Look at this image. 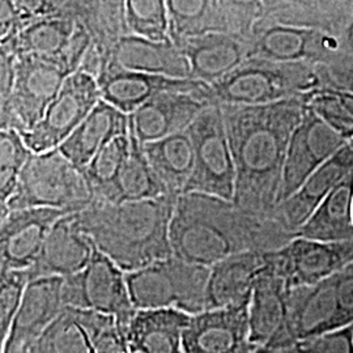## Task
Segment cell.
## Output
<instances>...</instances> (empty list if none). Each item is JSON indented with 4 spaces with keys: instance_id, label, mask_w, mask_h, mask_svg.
<instances>
[{
    "instance_id": "cell-48",
    "label": "cell",
    "mask_w": 353,
    "mask_h": 353,
    "mask_svg": "<svg viewBox=\"0 0 353 353\" xmlns=\"http://www.w3.org/2000/svg\"><path fill=\"white\" fill-rule=\"evenodd\" d=\"M17 16L20 14L16 12L11 0H0V23L12 20Z\"/></svg>"
},
{
    "instance_id": "cell-43",
    "label": "cell",
    "mask_w": 353,
    "mask_h": 353,
    "mask_svg": "<svg viewBox=\"0 0 353 353\" xmlns=\"http://www.w3.org/2000/svg\"><path fill=\"white\" fill-rule=\"evenodd\" d=\"M338 306L341 312V326L353 323V262L345 265L332 276Z\"/></svg>"
},
{
    "instance_id": "cell-21",
    "label": "cell",
    "mask_w": 353,
    "mask_h": 353,
    "mask_svg": "<svg viewBox=\"0 0 353 353\" xmlns=\"http://www.w3.org/2000/svg\"><path fill=\"white\" fill-rule=\"evenodd\" d=\"M351 172H353V150L345 144L310 174L288 199L279 203L272 216L294 236V232L316 211L328 192Z\"/></svg>"
},
{
    "instance_id": "cell-52",
    "label": "cell",
    "mask_w": 353,
    "mask_h": 353,
    "mask_svg": "<svg viewBox=\"0 0 353 353\" xmlns=\"http://www.w3.org/2000/svg\"><path fill=\"white\" fill-rule=\"evenodd\" d=\"M352 219H353V203H352Z\"/></svg>"
},
{
    "instance_id": "cell-23",
    "label": "cell",
    "mask_w": 353,
    "mask_h": 353,
    "mask_svg": "<svg viewBox=\"0 0 353 353\" xmlns=\"http://www.w3.org/2000/svg\"><path fill=\"white\" fill-rule=\"evenodd\" d=\"M287 303L294 341L343 327L332 276L314 285L288 288Z\"/></svg>"
},
{
    "instance_id": "cell-10",
    "label": "cell",
    "mask_w": 353,
    "mask_h": 353,
    "mask_svg": "<svg viewBox=\"0 0 353 353\" xmlns=\"http://www.w3.org/2000/svg\"><path fill=\"white\" fill-rule=\"evenodd\" d=\"M265 259L287 288L314 285L353 262V240L319 241L293 237Z\"/></svg>"
},
{
    "instance_id": "cell-50",
    "label": "cell",
    "mask_w": 353,
    "mask_h": 353,
    "mask_svg": "<svg viewBox=\"0 0 353 353\" xmlns=\"http://www.w3.org/2000/svg\"><path fill=\"white\" fill-rule=\"evenodd\" d=\"M276 353H297L294 350H293V347L292 348H288V350H284V351H280V352Z\"/></svg>"
},
{
    "instance_id": "cell-7",
    "label": "cell",
    "mask_w": 353,
    "mask_h": 353,
    "mask_svg": "<svg viewBox=\"0 0 353 353\" xmlns=\"http://www.w3.org/2000/svg\"><path fill=\"white\" fill-rule=\"evenodd\" d=\"M194 147V170L183 192H203L233 201L236 168L221 105H207L188 128Z\"/></svg>"
},
{
    "instance_id": "cell-32",
    "label": "cell",
    "mask_w": 353,
    "mask_h": 353,
    "mask_svg": "<svg viewBox=\"0 0 353 353\" xmlns=\"http://www.w3.org/2000/svg\"><path fill=\"white\" fill-rule=\"evenodd\" d=\"M128 137L130 150L117 181L115 203L145 201L169 194L150 164L143 150V144L131 128L128 130Z\"/></svg>"
},
{
    "instance_id": "cell-11",
    "label": "cell",
    "mask_w": 353,
    "mask_h": 353,
    "mask_svg": "<svg viewBox=\"0 0 353 353\" xmlns=\"http://www.w3.org/2000/svg\"><path fill=\"white\" fill-rule=\"evenodd\" d=\"M347 143L307 106L293 130L284 161L279 203L288 199L303 182ZM276 204V205H278Z\"/></svg>"
},
{
    "instance_id": "cell-31",
    "label": "cell",
    "mask_w": 353,
    "mask_h": 353,
    "mask_svg": "<svg viewBox=\"0 0 353 353\" xmlns=\"http://www.w3.org/2000/svg\"><path fill=\"white\" fill-rule=\"evenodd\" d=\"M76 26L77 20L64 14L30 20L17 34L14 54L48 58L62 67L64 51L68 48Z\"/></svg>"
},
{
    "instance_id": "cell-24",
    "label": "cell",
    "mask_w": 353,
    "mask_h": 353,
    "mask_svg": "<svg viewBox=\"0 0 353 353\" xmlns=\"http://www.w3.org/2000/svg\"><path fill=\"white\" fill-rule=\"evenodd\" d=\"M109 63L147 74L190 79L189 62L170 38L154 41L130 33L125 34L114 45Z\"/></svg>"
},
{
    "instance_id": "cell-19",
    "label": "cell",
    "mask_w": 353,
    "mask_h": 353,
    "mask_svg": "<svg viewBox=\"0 0 353 353\" xmlns=\"http://www.w3.org/2000/svg\"><path fill=\"white\" fill-rule=\"evenodd\" d=\"M201 96L186 92H164L130 114V128L141 144L186 131L210 105Z\"/></svg>"
},
{
    "instance_id": "cell-51",
    "label": "cell",
    "mask_w": 353,
    "mask_h": 353,
    "mask_svg": "<svg viewBox=\"0 0 353 353\" xmlns=\"http://www.w3.org/2000/svg\"><path fill=\"white\" fill-rule=\"evenodd\" d=\"M130 353H140V352H135V351H130Z\"/></svg>"
},
{
    "instance_id": "cell-5",
    "label": "cell",
    "mask_w": 353,
    "mask_h": 353,
    "mask_svg": "<svg viewBox=\"0 0 353 353\" xmlns=\"http://www.w3.org/2000/svg\"><path fill=\"white\" fill-rule=\"evenodd\" d=\"M93 202L94 192L84 169L55 148L29 154L8 207L11 211L42 207L76 214Z\"/></svg>"
},
{
    "instance_id": "cell-42",
    "label": "cell",
    "mask_w": 353,
    "mask_h": 353,
    "mask_svg": "<svg viewBox=\"0 0 353 353\" xmlns=\"http://www.w3.org/2000/svg\"><path fill=\"white\" fill-rule=\"evenodd\" d=\"M16 57L8 51L0 50V131L16 130L12 105Z\"/></svg>"
},
{
    "instance_id": "cell-49",
    "label": "cell",
    "mask_w": 353,
    "mask_h": 353,
    "mask_svg": "<svg viewBox=\"0 0 353 353\" xmlns=\"http://www.w3.org/2000/svg\"><path fill=\"white\" fill-rule=\"evenodd\" d=\"M10 207H8V204H3V203H0V223L6 219V216L10 214Z\"/></svg>"
},
{
    "instance_id": "cell-39",
    "label": "cell",
    "mask_w": 353,
    "mask_h": 353,
    "mask_svg": "<svg viewBox=\"0 0 353 353\" xmlns=\"http://www.w3.org/2000/svg\"><path fill=\"white\" fill-rule=\"evenodd\" d=\"M29 280L28 270H4L0 274V353L4 352Z\"/></svg>"
},
{
    "instance_id": "cell-26",
    "label": "cell",
    "mask_w": 353,
    "mask_h": 353,
    "mask_svg": "<svg viewBox=\"0 0 353 353\" xmlns=\"http://www.w3.org/2000/svg\"><path fill=\"white\" fill-rule=\"evenodd\" d=\"M261 20L339 36L353 21V0H263Z\"/></svg>"
},
{
    "instance_id": "cell-41",
    "label": "cell",
    "mask_w": 353,
    "mask_h": 353,
    "mask_svg": "<svg viewBox=\"0 0 353 353\" xmlns=\"http://www.w3.org/2000/svg\"><path fill=\"white\" fill-rule=\"evenodd\" d=\"M293 350L297 353H353L352 325L296 341Z\"/></svg>"
},
{
    "instance_id": "cell-3",
    "label": "cell",
    "mask_w": 353,
    "mask_h": 353,
    "mask_svg": "<svg viewBox=\"0 0 353 353\" xmlns=\"http://www.w3.org/2000/svg\"><path fill=\"white\" fill-rule=\"evenodd\" d=\"M176 196L165 194L122 203L94 201L76 212V224L119 268L135 271L173 255L169 227Z\"/></svg>"
},
{
    "instance_id": "cell-8",
    "label": "cell",
    "mask_w": 353,
    "mask_h": 353,
    "mask_svg": "<svg viewBox=\"0 0 353 353\" xmlns=\"http://www.w3.org/2000/svg\"><path fill=\"white\" fill-rule=\"evenodd\" d=\"M249 58L332 65L348 59L341 37L323 30L259 20L249 34Z\"/></svg>"
},
{
    "instance_id": "cell-13",
    "label": "cell",
    "mask_w": 353,
    "mask_h": 353,
    "mask_svg": "<svg viewBox=\"0 0 353 353\" xmlns=\"http://www.w3.org/2000/svg\"><path fill=\"white\" fill-rule=\"evenodd\" d=\"M183 353H259L250 339L249 303L207 309L190 316Z\"/></svg>"
},
{
    "instance_id": "cell-6",
    "label": "cell",
    "mask_w": 353,
    "mask_h": 353,
    "mask_svg": "<svg viewBox=\"0 0 353 353\" xmlns=\"http://www.w3.org/2000/svg\"><path fill=\"white\" fill-rule=\"evenodd\" d=\"M210 267L174 255L126 272L131 303L137 310L176 309L190 316L205 310Z\"/></svg>"
},
{
    "instance_id": "cell-36",
    "label": "cell",
    "mask_w": 353,
    "mask_h": 353,
    "mask_svg": "<svg viewBox=\"0 0 353 353\" xmlns=\"http://www.w3.org/2000/svg\"><path fill=\"white\" fill-rule=\"evenodd\" d=\"M125 19L130 34L154 41L169 38L165 0H125Z\"/></svg>"
},
{
    "instance_id": "cell-34",
    "label": "cell",
    "mask_w": 353,
    "mask_h": 353,
    "mask_svg": "<svg viewBox=\"0 0 353 353\" xmlns=\"http://www.w3.org/2000/svg\"><path fill=\"white\" fill-rule=\"evenodd\" d=\"M130 150V137L121 135L109 141L84 169L94 192V201L115 203V186Z\"/></svg>"
},
{
    "instance_id": "cell-4",
    "label": "cell",
    "mask_w": 353,
    "mask_h": 353,
    "mask_svg": "<svg viewBox=\"0 0 353 353\" xmlns=\"http://www.w3.org/2000/svg\"><path fill=\"white\" fill-rule=\"evenodd\" d=\"M323 88L318 65L252 57L208 85L207 99L220 105H265Z\"/></svg>"
},
{
    "instance_id": "cell-18",
    "label": "cell",
    "mask_w": 353,
    "mask_h": 353,
    "mask_svg": "<svg viewBox=\"0 0 353 353\" xmlns=\"http://www.w3.org/2000/svg\"><path fill=\"white\" fill-rule=\"evenodd\" d=\"M62 280L42 276L28 281L3 353H30L38 338L64 309Z\"/></svg>"
},
{
    "instance_id": "cell-20",
    "label": "cell",
    "mask_w": 353,
    "mask_h": 353,
    "mask_svg": "<svg viewBox=\"0 0 353 353\" xmlns=\"http://www.w3.org/2000/svg\"><path fill=\"white\" fill-rule=\"evenodd\" d=\"M94 252V245L76 224L75 214H67L51 227L36 263L28 271L30 279L65 278L81 272Z\"/></svg>"
},
{
    "instance_id": "cell-28",
    "label": "cell",
    "mask_w": 353,
    "mask_h": 353,
    "mask_svg": "<svg viewBox=\"0 0 353 353\" xmlns=\"http://www.w3.org/2000/svg\"><path fill=\"white\" fill-rule=\"evenodd\" d=\"M190 316L176 309L137 310L127 330L130 351L183 353V331Z\"/></svg>"
},
{
    "instance_id": "cell-27",
    "label": "cell",
    "mask_w": 353,
    "mask_h": 353,
    "mask_svg": "<svg viewBox=\"0 0 353 353\" xmlns=\"http://www.w3.org/2000/svg\"><path fill=\"white\" fill-rule=\"evenodd\" d=\"M128 130L130 115L101 99L58 148L76 166L85 169L109 141L127 135Z\"/></svg>"
},
{
    "instance_id": "cell-25",
    "label": "cell",
    "mask_w": 353,
    "mask_h": 353,
    "mask_svg": "<svg viewBox=\"0 0 353 353\" xmlns=\"http://www.w3.org/2000/svg\"><path fill=\"white\" fill-rule=\"evenodd\" d=\"M265 252L233 254L210 267L205 310L250 303Z\"/></svg>"
},
{
    "instance_id": "cell-14",
    "label": "cell",
    "mask_w": 353,
    "mask_h": 353,
    "mask_svg": "<svg viewBox=\"0 0 353 353\" xmlns=\"http://www.w3.org/2000/svg\"><path fill=\"white\" fill-rule=\"evenodd\" d=\"M67 76L59 64L48 58L16 57L12 93L16 131L23 134L37 125Z\"/></svg>"
},
{
    "instance_id": "cell-30",
    "label": "cell",
    "mask_w": 353,
    "mask_h": 353,
    "mask_svg": "<svg viewBox=\"0 0 353 353\" xmlns=\"http://www.w3.org/2000/svg\"><path fill=\"white\" fill-rule=\"evenodd\" d=\"M143 150L168 192L182 194L194 170V147L188 130L145 143Z\"/></svg>"
},
{
    "instance_id": "cell-46",
    "label": "cell",
    "mask_w": 353,
    "mask_h": 353,
    "mask_svg": "<svg viewBox=\"0 0 353 353\" xmlns=\"http://www.w3.org/2000/svg\"><path fill=\"white\" fill-rule=\"evenodd\" d=\"M326 90L331 92L336 97V100L341 102V106L353 117V92L343 90V89H326Z\"/></svg>"
},
{
    "instance_id": "cell-15",
    "label": "cell",
    "mask_w": 353,
    "mask_h": 353,
    "mask_svg": "<svg viewBox=\"0 0 353 353\" xmlns=\"http://www.w3.org/2000/svg\"><path fill=\"white\" fill-rule=\"evenodd\" d=\"M97 83L102 100L128 115L144 102L164 92L195 93L208 101V84L203 81L132 71L112 63L102 70Z\"/></svg>"
},
{
    "instance_id": "cell-1",
    "label": "cell",
    "mask_w": 353,
    "mask_h": 353,
    "mask_svg": "<svg viewBox=\"0 0 353 353\" xmlns=\"http://www.w3.org/2000/svg\"><path fill=\"white\" fill-rule=\"evenodd\" d=\"M309 94L265 105H221L236 168L233 203L245 212L274 217L290 137Z\"/></svg>"
},
{
    "instance_id": "cell-33",
    "label": "cell",
    "mask_w": 353,
    "mask_h": 353,
    "mask_svg": "<svg viewBox=\"0 0 353 353\" xmlns=\"http://www.w3.org/2000/svg\"><path fill=\"white\" fill-rule=\"evenodd\" d=\"M169 38L174 45L186 38L225 32L219 0H165Z\"/></svg>"
},
{
    "instance_id": "cell-47",
    "label": "cell",
    "mask_w": 353,
    "mask_h": 353,
    "mask_svg": "<svg viewBox=\"0 0 353 353\" xmlns=\"http://www.w3.org/2000/svg\"><path fill=\"white\" fill-rule=\"evenodd\" d=\"M341 41L343 50L351 59H353V21L341 33Z\"/></svg>"
},
{
    "instance_id": "cell-16",
    "label": "cell",
    "mask_w": 353,
    "mask_h": 353,
    "mask_svg": "<svg viewBox=\"0 0 353 353\" xmlns=\"http://www.w3.org/2000/svg\"><path fill=\"white\" fill-rule=\"evenodd\" d=\"M80 285V309L113 316L126 335L137 309L131 303L126 272L94 248L88 265L77 274Z\"/></svg>"
},
{
    "instance_id": "cell-22",
    "label": "cell",
    "mask_w": 353,
    "mask_h": 353,
    "mask_svg": "<svg viewBox=\"0 0 353 353\" xmlns=\"http://www.w3.org/2000/svg\"><path fill=\"white\" fill-rule=\"evenodd\" d=\"M190 65V79L212 84L249 58L248 38L211 32L186 38L176 45Z\"/></svg>"
},
{
    "instance_id": "cell-29",
    "label": "cell",
    "mask_w": 353,
    "mask_h": 353,
    "mask_svg": "<svg viewBox=\"0 0 353 353\" xmlns=\"http://www.w3.org/2000/svg\"><path fill=\"white\" fill-rule=\"evenodd\" d=\"M353 172L344 176L316 211L294 232V237L319 241L353 240Z\"/></svg>"
},
{
    "instance_id": "cell-37",
    "label": "cell",
    "mask_w": 353,
    "mask_h": 353,
    "mask_svg": "<svg viewBox=\"0 0 353 353\" xmlns=\"http://www.w3.org/2000/svg\"><path fill=\"white\" fill-rule=\"evenodd\" d=\"M85 328L92 353H130L126 335L113 316L89 309H72Z\"/></svg>"
},
{
    "instance_id": "cell-9",
    "label": "cell",
    "mask_w": 353,
    "mask_h": 353,
    "mask_svg": "<svg viewBox=\"0 0 353 353\" xmlns=\"http://www.w3.org/2000/svg\"><path fill=\"white\" fill-rule=\"evenodd\" d=\"M101 100L97 79L83 71L67 76L63 85L32 130L23 132L32 152L58 148Z\"/></svg>"
},
{
    "instance_id": "cell-2",
    "label": "cell",
    "mask_w": 353,
    "mask_h": 353,
    "mask_svg": "<svg viewBox=\"0 0 353 353\" xmlns=\"http://www.w3.org/2000/svg\"><path fill=\"white\" fill-rule=\"evenodd\" d=\"M294 236L275 217L245 212L233 201L203 192H182L169 227L173 255L211 267L233 254L271 252Z\"/></svg>"
},
{
    "instance_id": "cell-45",
    "label": "cell",
    "mask_w": 353,
    "mask_h": 353,
    "mask_svg": "<svg viewBox=\"0 0 353 353\" xmlns=\"http://www.w3.org/2000/svg\"><path fill=\"white\" fill-rule=\"evenodd\" d=\"M16 12L28 20L62 14L55 0H11Z\"/></svg>"
},
{
    "instance_id": "cell-44",
    "label": "cell",
    "mask_w": 353,
    "mask_h": 353,
    "mask_svg": "<svg viewBox=\"0 0 353 353\" xmlns=\"http://www.w3.org/2000/svg\"><path fill=\"white\" fill-rule=\"evenodd\" d=\"M322 89H343L353 92V59L348 58L332 65H318Z\"/></svg>"
},
{
    "instance_id": "cell-17",
    "label": "cell",
    "mask_w": 353,
    "mask_h": 353,
    "mask_svg": "<svg viewBox=\"0 0 353 353\" xmlns=\"http://www.w3.org/2000/svg\"><path fill=\"white\" fill-rule=\"evenodd\" d=\"M68 212L55 208L12 210L0 223V262L7 270H29L58 219Z\"/></svg>"
},
{
    "instance_id": "cell-40",
    "label": "cell",
    "mask_w": 353,
    "mask_h": 353,
    "mask_svg": "<svg viewBox=\"0 0 353 353\" xmlns=\"http://www.w3.org/2000/svg\"><path fill=\"white\" fill-rule=\"evenodd\" d=\"M227 33L249 37L263 16V0H219Z\"/></svg>"
},
{
    "instance_id": "cell-38",
    "label": "cell",
    "mask_w": 353,
    "mask_h": 353,
    "mask_svg": "<svg viewBox=\"0 0 353 353\" xmlns=\"http://www.w3.org/2000/svg\"><path fill=\"white\" fill-rule=\"evenodd\" d=\"M32 151L16 130L0 131V203L8 204Z\"/></svg>"
},
{
    "instance_id": "cell-35",
    "label": "cell",
    "mask_w": 353,
    "mask_h": 353,
    "mask_svg": "<svg viewBox=\"0 0 353 353\" xmlns=\"http://www.w3.org/2000/svg\"><path fill=\"white\" fill-rule=\"evenodd\" d=\"M30 353H92L85 328L80 325L72 309L62 313L43 331Z\"/></svg>"
},
{
    "instance_id": "cell-53",
    "label": "cell",
    "mask_w": 353,
    "mask_h": 353,
    "mask_svg": "<svg viewBox=\"0 0 353 353\" xmlns=\"http://www.w3.org/2000/svg\"><path fill=\"white\" fill-rule=\"evenodd\" d=\"M352 327H353V323H352Z\"/></svg>"
},
{
    "instance_id": "cell-12",
    "label": "cell",
    "mask_w": 353,
    "mask_h": 353,
    "mask_svg": "<svg viewBox=\"0 0 353 353\" xmlns=\"http://www.w3.org/2000/svg\"><path fill=\"white\" fill-rule=\"evenodd\" d=\"M287 292L284 280L265 259L249 303L250 339L259 353L280 352L296 344L290 334Z\"/></svg>"
}]
</instances>
